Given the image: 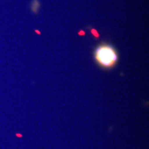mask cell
Segmentation results:
<instances>
[{"label": "cell", "instance_id": "1", "mask_svg": "<svg viewBox=\"0 0 149 149\" xmlns=\"http://www.w3.org/2000/svg\"><path fill=\"white\" fill-rule=\"evenodd\" d=\"M94 57L98 66L104 69H111L117 64L119 56L115 48L109 44H102L96 48Z\"/></svg>", "mask_w": 149, "mask_h": 149}, {"label": "cell", "instance_id": "2", "mask_svg": "<svg viewBox=\"0 0 149 149\" xmlns=\"http://www.w3.org/2000/svg\"><path fill=\"white\" fill-rule=\"evenodd\" d=\"M39 8H40V3H39L38 0H34L33 2L32 3V6H31L32 10L35 13H37V11H38Z\"/></svg>", "mask_w": 149, "mask_h": 149}]
</instances>
